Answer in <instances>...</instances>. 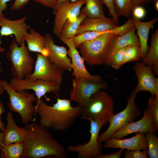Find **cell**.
Here are the masks:
<instances>
[{
	"label": "cell",
	"instance_id": "cell-14",
	"mask_svg": "<svg viewBox=\"0 0 158 158\" xmlns=\"http://www.w3.org/2000/svg\"><path fill=\"white\" fill-rule=\"evenodd\" d=\"M134 70L138 79L134 88L136 93L147 91L152 95L158 96V78L154 76L151 68L138 61L135 65Z\"/></svg>",
	"mask_w": 158,
	"mask_h": 158
},
{
	"label": "cell",
	"instance_id": "cell-47",
	"mask_svg": "<svg viewBox=\"0 0 158 158\" xmlns=\"http://www.w3.org/2000/svg\"><path fill=\"white\" fill-rule=\"evenodd\" d=\"M5 51V49L2 47L0 46V53H1L4 52Z\"/></svg>",
	"mask_w": 158,
	"mask_h": 158
},
{
	"label": "cell",
	"instance_id": "cell-33",
	"mask_svg": "<svg viewBox=\"0 0 158 158\" xmlns=\"http://www.w3.org/2000/svg\"><path fill=\"white\" fill-rule=\"evenodd\" d=\"M126 47L120 49L115 52L109 66L117 70L123 65V61Z\"/></svg>",
	"mask_w": 158,
	"mask_h": 158
},
{
	"label": "cell",
	"instance_id": "cell-40",
	"mask_svg": "<svg viewBox=\"0 0 158 158\" xmlns=\"http://www.w3.org/2000/svg\"><path fill=\"white\" fill-rule=\"evenodd\" d=\"M155 0H133L132 3L133 8L136 6L147 4L154 1Z\"/></svg>",
	"mask_w": 158,
	"mask_h": 158
},
{
	"label": "cell",
	"instance_id": "cell-10",
	"mask_svg": "<svg viewBox=\"0 0 158 158\" xmlns=\"http://www.w3.org/2000/svg\"><path fill=\"white\" fill-rule=\"evenodd\" d=\"M64 70L52 63L48 56L38 53L32 73L26 77L30 81L41 79L61 85Z\"/></svg>",
	"mask_w": 158,
	"mask_h": 158
},
{
	"label": "cell",
	"instance_id": "cell-9",
	"mask_svg": "<svg viewBox=\"0 0 158 158\" xmlns=\"http://www.w3.org/2000/svg\"><path fill=\"white\" fill-rule=\"evenodd\" d=\"M72 83L73 87L69 94L70 100L76 102L81 107L95 93L100 90H104L108 87L107 83L102 80L95 83L84 77L73 78Z\"/></svg>",
	"mask_w": 158,
	"mask_h": 158
},
{
	"label": "cell",
	"instance_id": "cell-13",
	"mask_svg": "<svg viewBox=\"0 0 158 158\" xmlns=\"http://www.w3.org/2000/svg\"><path fill=\"white\" fill-rule=\"evenodd\" d=\"M60 40L68 47V55L71 59V67L73 70L72 75L75 78L80 77L86 78L91 81L97 83L102 80V76L99 75H92L87 70L85 65L84 60L80 54L74 46L72 38L66 39L59 37Z\"/></svg>",
	"mask_w": 158,
	"mask_h": 158
},
{
	"label": "cell",
	"instance_id": "cell-44",
	"mask_svg": "<svg viewBox=\"0 0 158 158\" xmlns=\"http://www.w3.org/2000/svg\"><path fill=\"white\" fill-rule=\"evenodd\" d=\"M2 81L0 78V96L2 95L3 94L4 91L2 85Z\"/></svg>",
	"mask_w": 158,
	"mask_h": 158
},
{
	"label": "cell",
	"instance_id": "cell-1",
	"mask_svg": "<svg viewBox=\"0 0 158 158\" xmlns=\"http://www.w3.org/2000/svg\"><path fill=\"white\" fill-rule=\"evenodd\" d=\"M25 136L23 158H66L65 147L54 139L49 129L40 124H27L23 128Z\"/></svg>",
	"mask_w": 158,
	"mask_h": 158
},
{
	"label": "cell",
	"instance_id": "cell-43",
	"mask_svg": "<svg viewBox=\"0 0 158 158\" xmlns=\"http://www.w3.org/2000/svg\"><path fill=\"white\" fill-rule=\"evenodd\" d=\"M66 0L69 1H71V2L74 3V2H76V1H77L78 0H59L58 2H57V4H56V7L55 8L54 10H55L56 9V8L59 6V5L62 2H63V1H66Z\"/></svg>",
	"mask_w": 158,
	"mask_h": 158
},
{
	"label": "cell",
	"instance_id": "cell-2",
	"mask_svg": "<svg viewBox=\"0 0 158 158\" xmlns=\"http://www.w3.org/2000/svg\"><path fill=\"white\" fill-rule=\"evenodd\" d=\"M35 114L40 117V124L48 129L63 131L70 128L80 115L81 107H72L71 100L58 97L49 106L42 99L36 101Z\"/></svg>",
	"mask_w": 158,
	"mask_h": 158
},
{
	"label": "cell",
	"instance_id": "cell-6",
	"mask_svg": "<svg viewBox=\"0 0 158 158\" xmlns=\"http://www.w3.org/2000/svg\"><path fill=\"white\" fill-rule=\"evenodd\" d=\"M137 94L133 89L128 98L127 105L122 111L113 114L109 119V125L107 129L99 134L98 141L100 143L112 138L114 133L118 130L134 121L141 114V110L135 102Z\"/></svg>",
	"mask_w": 158,
	"mask_h": 158
},
{
	"label": "cell",
	"instance_id": "cell-42",
	"mask_svg": "<svg viewBox=\"0 0 158 158\" xmlns=\"http://www.w3.org/2000/svg\"><path fill=\"white\" fill-rule=\"evenodd\" d=\"M11 0H0V16H3V11L7 8V3Z\"/></svg>",
	"mask_w": 158,
	"mask_h": 158
},
{
	"label": "cell",
	"instance_id": "cell-4",
	"mask_svg": "<svg viewBox=\"0 0 158 158\" xmlns=\"http://www.w3.org/2000/svg\"><path fill=\"white\" fill-rule=\"evenodd\" d=\"M2 84L9 96L8 106L9 110L20 115L23 124L28 123L33 120L35 114V107L33 103L37 100L36 98L27 90L15 91L6 80H2Z\"/></svg>",
	"mask_w": 158,
	"mask_h": 158
},
{
	"label": "cell",
	"instance_id": "cell-15",
	"mask_svg": "<svg viewBox=\"0 0 158 158\" xmlns=\"http://www.w3.org/2000/svg\"><path fill=\"white\" fill-rule=\"evenodd\" d=\"M27 16L24 15L20 19L12 20L4 15L0 16V38L3 36L13 35L15 41L20 46L23 40V36L30 28V26L25 23Z\"/></svg>",
	"mask_w": 158,
	"mask_h": 158
},
{
	"label": "cell",
	"instance_id": "cell-22",
	"mask_svg": "<svg viewBox=\"0 0 158 158\" xmlns=\"http://www.w3.org/2000/svg\"><path fill=\"white\" fill-rule=\"evenodd\" d=\"M7 115V123L3 132L2 142L8 145L23 142L25 136L23 128L17 126L11 112H8Z\"/></svg>",
	"mask_w": 158,
	"mask_h": 158
},
{
	"label": "cell",
	"instance_id": "cell-11",
	"mask_svg": "<svg viewBox=\"0 0 158 158\" xmlns=\"http://www.w3.org/2000/svg\"><path fill=\"white\" fill-rule=\"evenodd\" d=\"M9 83L16 91L33 90L38 100L47 93H55L61 89L60 85L41 79L32 81L26 78L22 79L13 78L10 79Z\"/></svg>",
	"mask_w": 158,
	"mask_h": 158
},
{
	"label": "cell",
	"instance_id": "cell-24",
	"mask_svg": "<svg viewBox=\"0 0 158 158\" xmlns=\"http://www.w3.org/2000/svg\"><path fill=\"white\" fill-rule=\"evenodd\" d=\"M27 44V47L29 51L37 52L45 56H48L49 51L45 47L44 36L37 32L32 28L27 32L23 37Z\"/></svg>",
	"mask_w": 158,
	"mask_h": 158
},
{
	"label": "cell",
	"instance_id": "cell-37",
	"mask_svg": "<svg viewBox=\"0 0 158 158\" xmlns=\"http://www.w3.org/2000/svg\"><path fill=\"white\" fill-rule=\"evenodd\" d=\"M30 0H15L10 7L12 11H18L23 8L28 4Z\"/></svg>",
	"mask_w": 158,
	"mask_h": 158
},
{
	"label": "cell",
	"instance_id": "cell-12",
	"mask_svg": "<svg viewBox=\"0 0 158 158\" xmlns=\"http://www.w3.org/2000/svg\"><path fill=\"white\" fill-rule=\"evenodd\" d=\"M85 3V0H78L74 3L66 0L53 11L55 18L53 32L57 37L60 36L63 26L67 20L75 19L78 16L81 8Z\"/></svg>",
	"mask_w": 158,
	"mask_h": 158
},
{
	"label": "cell",
	"instance_id": "cell-8",
	"mask_svg": "<svg viewBox=\"0 0 158 158\" xmlns=\"http://www.w3.org/2000/svg\"><path fill=\"white\" fill-rule=\"evenodd\" d=\"M90 137L89 141L83 145H69L67 147V151L77 152L79 158H98L102 154L103 147L98 141L99 131L102 127L105 124L104 122L98 120L89 119Z\"/></svg>",
	"mask_w": 158,
	"mask_h": 158
},
{
	"label": "cell",
	"instance_id": "cell-16",
	"mask_svg": "<svg viewBox=\"0 0 158 158\" xmlns=\"http://www.w3.org/2000/svg\"><path fill=\"white\" fill-rule=\"evenodd\" d=\"M157 131L146 108L141 119L136 122L130 123L118 130L114 133L112 138L120 139L134 133H143L145 134L151 133L156 134Z\"/></svg>",
	"mask_w": 158,
	"mask_h": 158
},
{
	"label": "cell",
	"instance_id": "cell-35",
	"mask_svg": "<svg viewBox=\"0 0 158 158\" xmlns=\"http://www.w3.org/2000/svg\"><path fill=\"white\" fill-rule=\"evenodd\" d=\"M147 150H144L143 152L140 150H128V158H148Z\"/></svg>",
	"mask_w": 158,
	"mask_h": 158
},
{
	"label": "cell",
	"instance_id": "cell-26",
	"mask_svg": "<svg viewBox=\"0 0 158 158\" xmlns=\"http://www.w3.org/2000/svg\"><path fill=\"white\" fill-rule=\"evenodd\" d=\"M1 158H23L24 151L23 142L5 145L0 147Z\"/></svg>",
	"mask_w": 158,
	"mask_h": 158
},
{
	"label": "cell",
	"instance_id": "cell-36",
	"mask_svg": "<svg viewBox=\"0 0 158 158\" xmlns=\"http://www.w3.org/2000/svg\"><path fill=\"white\" fill-rule=\"evenodd\" d=\"M132 12L133 18L140 20L143 18L146 14V11L145 8L140 6H138L134 7Z\"/></svg>",
	"mask_w": 158,
	"mask_h": 158
},
{
	"label": "cell",
	"instance_id": "cell-21",
	"mask_svg": "<svg viewBox=\"0 0 158 158\" xmlns=\"http://www.w3.org/2000/svg\"><path fill=\"white\" fill-rule=\"evenodd\" d=\"M134 25L126 33L121 35H117L114 38L108 54L104 63L109 66L113 56L117 50L132 44L140 46L138 37L135 33Z\"/></svg>",
	"mask_w": 158,
	"mask_h": 158
},
{
	"label": "cell",
	"instance_id": "cell-23",
	"mask_svg": "<svg viewBox=\"0 0 158 158\" xmlns=\"http://www.w3.org/2000/svg\"><path fill=\"white\" fill-rule=\"evenodd\" d=\"M132 23L137 30L140 42L141 59L146 55L149 49L148 44V36L150 28L158 20L157 17L147 22H143L133 17L131 18Z\"/></svg>",
	"mask_w": 158,
	"mask_h": 158
},
{
	"label": "cell",
	"instance_id": "cell-18",
	"mask_svg": "<svg viewBox=\"0 0 158 158\" xmlns=\"http://www.w3.org/2000/svg\"><path fill=\"white\" fill-rule=\"evenodd\" d=\"M145 134L143 133H137L132 137L123 140L111 138L104 142L103 147L106 148H119L130 150H148Z\"/></svg>",
	"mask_w": 158,
	"mask_h": 158
},
{
	"label": "cell",
	"instance_id": "cell-5",
	"mask_svg": "<svg viewBox=\"0 0 158 158\" xmlns=\"http://www.w3.org/2000/svg\"><path fill=\"white\" fill-rule=\"evenodd\" d=\"M116 35L107 33L81 43L78 48L84 61L91 66L104 63Z\"/></svg>",
	"mask_w": 158,
	"mask_h": 158
},
{
	"label": "cell",
	"instance_id": "cell-7",
	"mask_svg": "<svg viewBox=\"0 0 158 158\" xmlns=\"http://www.w3.org/2000/svg\"><path fill=\"white\" fill-rule=\"evenodd\" d=\"M25 42L23 40L21 45L19 46L13 40L6 54V58L11 63L12 75L20 79L30 75L34 69V60L25 46Z\"/></svg>",
	"mask_w": 158,
	"mask_h": 158
},
{
	"label": "cell",
	"instance_id": "cell-41",
	"mask_svg": "<svg viewBox=\"0 0 158 158\" xmlns=\"http://www.w3.org/2000/svg\"><path fill=\"white\" fill-rule=\"evenodd\" d=\"M5 112L4 106L3 103L0 102V130L1 132H3L5 128V124L3 123L1 121V114Z\"/></svg>",
	"mask_w": 158,
	"mask_h": 158
},
{
	"label": "cell",
	"instance_id": "cell-20",
	"mask_svg": "<svg viewBox=\"0 0 158 158\" xmlns=\"http://www.w3.org/2000/svg\"><path fill=\"white\" fill-rule=\"evenodd\" d=\"M133 26L130 18H129L123 25L114 28L102 31H86L77 35L72 39L75 47L78 48L81 43L93 40L106 34L112 33L118 35H122L127 32Z\"/></svg>",
	"mask_w": 158,
	"mask_h": 158
},
{
	"label": "cell",
	"instance_id": "cell-29",
	"mask_svg": "<svg viewBox=\"0 0 158 158\" xmlns=\"http://www.w3.org/2000/svg\"><path fill=\"white\" fill-rule=\"evenodd\" d=\"M132 3L131 0H114V7L118 16L129 17L132 10Z\"/></svg>",
	"mask_w": 158,
	"mask_h": 158
},
{
	"label": "cell",
	"instance_id": "cell-31",
	"mask_svg": "<svg viewBox=\"0 0 158 158\" xmlns=\"http://www.w3.org/2000/svg\"><path fill=\"white\" fill-rule=\"evenodd\" d=\"M146 108L156 129L158 130V95H152L148 100Z\"/></svg>",
	"mask_w": 158,
	"mask_h": 158
},
{
	"label": "cell",
	"instance_id": "cell-27",
	"mask_svg": "<svg viewBox=\"0 0 158 158\" xmlns=\"http://www.w3.org/2000/svg\"><path fill=\"white\" fill-rule=\"evenodd\" d=\"M85 5L80 11V13L87 17L95 18L104 16L103 3L102 0H85Z\"/></svg>",
	"mask_w": 158,
	"mask_h": 158
},
{
	"label": "cell",
	"instance_id": "cell-17",
	"mask_svg": "<svg viewBox=\"0 0 158 158\" xmlns=\"http://www.w3.org/2000/svg\"><path fill=\"white\" fill-rule=\"evenodd\" d=\"M44 37L45 47L49 51L48 57L49 60L63 70L71 71L72 70L71 60L68 56L66 48L55 44L49 34H46Z\"/></svg>",
	"mask_w": 158,
	"mask_h": 158
},
{
	"label": "cell",
	"instance_id": "cell-45",
	"mask_svg": "<svg viewBox=\"0 0 158 158\" xmlns=\"http://www.w3.org/2000/svg\"><path fill=\"white\" fill-rule=\"evenodd\" d=\"M155 8L157 11H158V0H155L154 1Z\"/></svg>",
	"mask_w": 158,
	"mask_h": 158
},
{
	"label": "cell",
	"instance_id": "cell-32",
	"mask_svg": "<svg viewBox=\"0 0 158 158\" xmlns=\"http://www.w3.org/2000/svg\"><path fill=\"white\" fill-rule=\"evenodd\" d=\"M145 136L148 144L147 153L150 158H158V138L156 134L148 133Z\"/></svg>",
	"mask_w": 158,
	"mask_h": 158
},
{
	"label": "cell",
	"instance_id": "cell-3",
	"mask_svg": "<svg viewBox=\"0 0 158 158\" xmlns=\"http://www.w3.org/2000/svg\"><path fill=\"white\" fill-rule=\"evenodd\" d=\"M81 108L80 115L83 119L99 120L106 124L114 114V102L106 92L100 90L92 95Z\"/></svg>",
	"mask_w": 158,
	"mask_h": 158
},
{
	"label": "cell",
	"instance_id": "cell-19",
	"mask_svg": "<svg viewBox=\"0 0 158 158\" xmlns=\"http://www.w3.org/2000/svg\"><path fill=\"white\" fill-rule=\"evenodd\" d=\"M113 18L104 16L97 18L86 17L81 23L76 35L88 31H102L112 29L118 27Z\"/></svg>",
	"mask_w": 158,
	"mask_h": 158
},
{
	"label": "cell",
	"instance_id": "cell-25",
	"mask_svg": "<svg viewBox=\"0 0 158 158\" xmlns=\"http://www.w3.org/2000/svg\"><path fill=\"white\" fill-rule=\"evenodd\" d=\"M142 63L150 66L155 75H158V29L152 34L150 48Z\"/></svg>",
	"mask_w": 158,
	"mask_h": 158
},
{
	"label": "cell",
	"instance_id": "cell-34",
	"mask_svg": "<svg viewBox=\"0 0 158 158\" xmlns=\"http://www.w3.org/2000/svg\"><path fill=\"white\" fill-rule=\"evenodd\" d=\"M102 0L103 3L108 8L111 16L118 24L119 22L118 17L116 14L114 9V0Z\"/></svg>",
	"mask_w": 158,
	"mask_h": 158
},
{
	"label": "cell",
	"instance_id": "cell-46",
	"mask_svg": "<svg viewBox=\"0 0 158 158\" xmlns=\"http://www.w3.org/2000/svg\"><path fill=\"white\" fill-rule=\"evenodd\" d=\"M3 136V133L2 132H0V147H1V144L3 143L2 142Z\"/></svg>",
	"mask_w": 158,
	"mask_h": 158
},
{
	"label": "cell",
	"instance_id": "cell-48",
	"mask_svg": "<svg viewBox=\"0 0 158 158\" xmlns=\"http://www.w3.org/2000/svg\"><path fill=\"white\" fill-rule=\"evenodd\" d=\"M132 0V1H133V0Z\"/></svg>",
	"mask_w": 158,
	"mask_h": 158
},
{
	"label": "cell",
	"instance_id": "cell-39",
	"mask_svg": "<svg viewBox=\"0 0 158 158\" xmlns=\"http://www.w3.org/2000/svg\"><path fill=\"white\" fill-rule=\"evenodd\" d=\"M123 149H120L118 151L110 154H101L98 158H120L123 152Z\"/></svg>",
	"mask_w": 158,
	"mask_h": 158
},
{
	"label": "cell",
	"instance_id": "cell-28",
	"mask_svg": "<svg viewBox=\"0 0 158 158\" xmlns=\"http://www.w3.org/2000/svg\"><path fill=\"white\" fill-rule=\"evenodd\" d=\"M86 17L85 14L80 13L76 19L67 20L63 26L60 36L66 39L75 36L81 23Z\"/></svg>",
	"mask_w": 158,
	"mask_h": 158
},
{
	"label": "cell",
	"instance_id": "cell-38",
	"mask_svg": "<svg viewBox=\"0 0 158 158\" xmlns=\"http://www.w3.org/2000/svg\"><path fill=\"white\" fill-rule=\"evenodd\" d=\"M46 7L52 8L54 10L59 0H33Z\"/></svg>",
	"mask_w": 158,
	"mask_h": 158
},
{
	"label": "cell",
	"instance_id": "cell-30",
	"mask_svg": "<svg viewBox=\"0 0 158 158\" xmlns=\"http://www.w3.org/2000/svg\"><path fill=\"white\" fill-rule=\"evenodd\" d=\"M141 59L140 45L132 44L126 47L124 56L123 64L130 62L138 61Z\"/></svg>",
	"mask_w": 158,
	"mask_h": 158
}]
</instances>
